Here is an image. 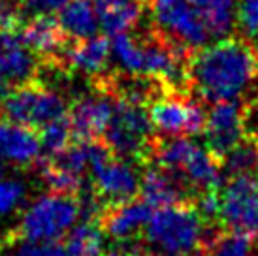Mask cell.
Segmentation results:
<instances>
[{
  "label": "cell",
  "instance_id": "33",
  "mask_svg": "<svg viewBox=\"0 0 258 256\" xmlns=\"http://www.w3.org/2000/svg\"><path fill=\"white\" fill-rule=\"evenodd\" d=\"M2 179H6V177H4V168H2V164H0V183H2Z\"/></svg>",
  "mask_w": 258,
  "mask_h": 256
},
{
  "label": "cell",
  "instance_id": "5",
  "mask_svg": "<svg viewBox=\"0 0 258 256\" xmlns=\"http://www.w3.org/2000/svg\"><path fill=\"white\" fill-rule=\"evenodd\" d=\"M158 34L185 49L204 47L211 40L206 0H149Z\"/></svg>",
  "mask_w": 258,
  "mask_h": 256
},
{
  "label": "cell",
  "instance_id": "19",
  "mask_svg": "<svg viewBox=\"0 0 258 256\" xmlns=\"http://www.w3.org/2000/svg\"><path fill=\"white\" fill-rule=\"evenodd\" d=\"M57 19L66 38L74 40V42L93 38L96 36V30L100 27L94 0H70L58 12Z\"/></svg>",
  "mask_w": 258,
  "mask_h": 256
},
{
  "label": "cell",
  "instance_id": "20",
  "mask_svg": "<svg viewBox=\"0 0 258 256\" xmlns=\"http://www.w3.org/2000/svg\"><path fill=\"white\" fill-rule=\"evenodd\" d=\"M70 256H104L106 232L98 221H81L64 237Z\"/></svg>",
  "mask_w": 258,
  "mask_h": 256
},
{
  "label": "cell",
  "instance_id": "36",
  "mask_svg": "<svg viewBox=\"0 0 258 256\" xmlns=\"http://www.w3.org/2000/svg\"><path fill=\"white\" fill-rule=\"evenodd\" d=\"M256 170H258V168H256Z\"/></svg>",
  "mask_w": 258,
  "mask_h": 256
},
{
  "label": "cell",
  "instance_id": "35",
  "mask_svg": "<svg viewBox=\"0 0 258 256\" xmlns=\"http://www.w3.org/2000/svg\"><path fill=\"white\" fill-rule=\"evenodd\" d=\"M183 256H186V254H183Z\"/></svg>",
  "mask_w": 258,
  "mask_h": 256
},
{
  "label": "cell",
  "instance_id": "27",
  "mask_svg": "<svg viewBox=\"0 0 258 256\" xmlns=\"http://www.w3.org/2000/svg\"><path fill=\"white\" fill-rule=\"evenodd\" d=\"M42 177L45 181V185L51 188V192H55V194H64V196H76L78 198L81 188H83V177L81 175L60 170L47 160H45V166L42 168Z\"/></svg>",
  "mask_w": 258,
  "mask_h": 256
},
{
  "label": "cell",
  "instance_id": "34",
  "mask_svg": "<svg viewBox=\"0 0 258 256\" xmlns=\"http://www.w3.org/2000/svg\"><path fill=\"white\" fill-rule=\"evenodd\" d=\"M144 256H162V254H144Z\"/></svg>",
  "mask_w": 258,
  "mask_h": 256
},
{
  "label": "cell",
  "instance_id": "25",
  "mask_svg": "<svg viewBox=\"0 0 258 256\" xmlns=\"http://www.w3.org/2000/svg\"><path fill=\"white\" fill-rule=\"evenodd\" d=\"M38 136H40L42 151H45V153L49 155V158L57 157L58 153H62V151L68 149L74 143L72 126H70L68 117L45 124L43 128H40V134Z\"/></svg>",
  "mask_w": 258,
  "mask_h": 256
},
{
  "label": "cell",
  "instance_id": "7",
  "mask_svg": "<svg viewBox=\"0 0 258 256\" xmlns=\"http://www.w3.org/2000/svg\"><path fill=\"white\" fill-rule=\"evenodd\" d=\"M219 226L226 232L258 239V179L252 175L228 177L221 186Z\"/></svg>",
  "mask_w": 258,
  "mask_h": 256
},
{
  "label": "cell",
  "instance_id": "24",
  "mask_svg": "<svg viewBox=\"0 0 258 256\" xmlns=\"http://www.w3.org/2000/svg\"><path fill=\"white\" fill-rule=\"evenodd\" d=\"M111 55L122 70L130 76H142L144 68V42L130 34H117L111 38Z\"/></svg>",
  "mask_w": 258,
  "mask_h": 256
},
{
  "label": "cell",
  "instance_id": "21",
  "mask_svg": "<svg viewBox=\"0 0 258 256\" xmlns=\"http://www.w3.org/2000/svg\"><path fill=\"white\" fill-rule=\"evenodd\" d=\"M251 237L234 232H226L222 228L208 226L200 252L204 256H249L252 249Z\"/></svg>",
  "mask_w": 258,
  "mask_h": 256
},
{
  "label": "cell",
  "instance_id": "3",
  "mask_svg": "<svg viewBox=\"0 0 258 256\" xmlns=\"http://www.w3.org/2000/svg\"><path fill=\"white\" fill-rule=\"evenodd\" d=\"M153 130L149 109L144 104L115 98L113 117L102 142L115 157L149 164L153 162V149L157 142V138H153Z\"/></svg>",
  "mask_w": 258,
  "mask_h": 256
},
{
  "label": "cell",
  "instance_id": "12",
  "mask_svg": "<svg viewBox=\"0 0 258 256\" xmlns=\"http://www.w3.org/2000/svg\"><path fill=\"white\" fill-rule=\"evenodd\" d=\"M181 173L177 171L164 170L160 166H149L142 175V185H140V196L145 204H149L153 209H162V207L177 206L185 202H194L196 196L188 188L186 181H181Z\"/></svg>",
  "mask_w": 258,
  "mask_h": 256
},
{
  "label": "cell",
  "instance_id": "30",
  "mask_svg": "<svg viewBox=\"0 0 258 256\" xmlns=\"http://www.w3.org/2000/svg\"><path fill=\"white\" fill-rule=\"evenodd\" d=\"M25 200V185L17 179H2L0 183V217L14 213Z\"/></svg>",
  "mask_w": 258,
  "mask_h": 256
},
{
  "label": "cell",
  "instance_id": "17",
  "mask_svg": "<svg viewBox=\"0 0 258 256\" xmlns=\"http://www.w3.org/2000/svg\"><path fill=\"white\" fill-rule=\"evenodd\" d=\"M151 215H153V207L140 198L121 206L108 207L102 215L100 224L109 237L130 239V237H136L138 232L147 226Z\"/></svg>",
  "mask_w": 258,
  "mask_h": 256
},
{
  "label": "cell",
  "instance_id": "13",
  "mask_svg": "<svg viewBox=\"0 0 258 256\" xmlns=\"http://www.w3.org/2000/svg\"><path fill=\"white\" fill-rule=\"evenodd\" d=\"M21 42L29 47L38 58L51 62L55 68L58 66V58L68 45V38L60 29L57 17L49 14H38L23 25L19 32Z\"/></svg>",
  "mask_w": 258,
  "mask_h": 256
},
{
  "label": "cell",
  "instance_id": "9",
  "mask_svg": "<svg viewBox=\"0 0 258 256\" xmlns=\"http://www.w3.org/2000/svg\"><path fill=\"white\" fill-rule=\"evenodd\" d=\"M245 106L239 102H217L208 113L206 145L217 158L224 157L245 138Z\"/></svg>",
  "mask_w": 258,
  "mask_h": 256
},
{
  "label": "cell",
  "instance_id": "1",
  "mask_svg": "<svg viewBox=\"0 0 258 256\" xmlns=\"http://www.w3.org/2000/svg\"><path fill=\"white\" fill-rule=\"evenodd\" d=\"M258 78V51L249 40L226 38L196 51L188 62L190 87L208 102H234Z\"/></svg>",
  "mask_w": 258,
  "mask_h": 256
},
{
  "label": "cell",
  "instance_id": "26",
  "mask_svg": "<svg viewBox=\"0 0 258 256\" xmlns=\"http://www.w3.org/2000/svg\"><path fill=\"white\" fill-rule=\"evenodd\" d=\"M0 256H70L64 243L58 241H27L15 237V241L0 247Z\"/></svg>",
  "mask_w": 258,
  "mask_h": 256
},
{
  "label": "cell",
  "instance_id": "8",
  "mask_svg": "<svg viewBox=\"0 0 258 256\" xmlns=\"http://www.w3.org/2000/svg\"><path fill=\"white\" fill-rule=\"evenodd\" d=\"M149 119L155 130L164 136H198L206 130L208 113L202 104L181 98V94H168L149 104Z\"/></svg>",
  "mask_w": 258,
  "mask_h": 256
},
{
  "label": "cell",
  "instance_id": "11",
  "mask_svg": "<svg viewBox=\"0 0 258 256\" xmlns=\"http://www.w3.org/2000/svg\"><path fill=\"white\" fill-rule=\"evenodd\" d=\"M93 179L94 194L106 209L136 200L142 185V177H138L134 168L117 157L96 168L93 171Z\"/></svg>",
  "mask_w": 258,
  "mask_h": 256
},
{
  "label": "cell",
  "instance_id": "16",
  "mask_svg": "<svg viewBox=\"0 0 258 256\" xmlns=\"http://www.w3.org/2000/svg\"><path fill=\"white\" fill-rule=\"evenodd\" d=\"M42 155V143L36 130L10 122L0 117V158L29 166Z\"/></svg>",
  "mask_w": 258,
  "mask_h": 256
},
{
  "label": "cell",
  "instance_id": "14",
  "mask_svg": "<svg viewBox=\"0 0 258 256\" xmlns=\"http://www.w3.org/2000/svg\"><path fill=\"white\" fill-rule=\"evenodd\" d=\"M38 68V57L25 47L17 32L0 36V81L12 87L34 81Z\"/></svg>",
  "mask_w": 258,
  "mask_h": 256
},
{
  "label": "cell",
  "instance_id": "15",
  "mask_svg": "<svg viewBox=\"0 0 258 256\" xmlns=\"http://www.w3.org/2000/svg\"><path fill=\"white\" fill-rule=\"evenodd\" d=\"M109 57H111V42L106 36H93L89 40L68 42L66 49L58 58V66L66 70L81 72L87 76H102Z\"/></svg>",
  "mask_w": 258,
  "mask_h": 256
},
{
  "label": "cell",
  "instance_id": "29",
  "mask_svg": "<svg viewBox=\"0 0 258 256\" xmlns=\"http://www.w3.org/2000/svg\"><path fill=\"white\" fill-rule=\"evenodd\" d=\"M25 12L23 0H0V34H19L25 25Z\"/></svg>",
  "mask_w": 258,
  "mask_h": 256
},
{
  "label": "cell",
  "instance_id": "31",
  "mask_svg": "<svg viewBox=\"0 0 258 256\" xmlns=\"http://www.w3.org/2000/svg\"><path fill=\"white\" fill-rule=\"evenodd\" d=\"M70 0H23V6L27 12L38 14H51V12H60Z\"/></svg>",
  "mask_w": 258,
  "mask_h": 256
},
{
  "label": "cell",
  "instance_id": "28",
  "mask_svg": "<svg viewBox=\"0 0 258 256\" xmlns=\"http://www.w3.org/2000/svg\"><path fill=\"white\" fill-rule=\"evenodd\" d=\"M236 21L245 40L258 42V0H237Z\"/></svg>",
  "mask_w": 258,
  "mask_h": 256
},
{
  "label": "cell",
  "instance_id": "18",
  "mask_svg": "<svg viewBox=\"0 0 258 256\" xmlns=\"http://www.w3.org/2000/svg\"><path fill=\"white\" fill-rule=\"evenodd\" d=\"M94 6L100 27L111 38L136 27L144 14L142 0H94Z\"/></svg>",
  "mask_w": 258,
  "mask_h": 256
},
{
  "label": "cell",
  "instance_id": "10",
  "mask_svg": "<svg viewBox=\"0 0 258 256\" xmlns=\"http://www.w3.org/2000/svg\"><path fill=\"white\" fill-rule=\"evenodd\" d=\"M115 98L108 93L83 94L70 104L68 121L76 142H96L104 138L111 117Z\"/></svg>",
  "mask_w": 258,
  "mask_h": 256
},
{
  "label": "cell",
  "instance_id": "2",
  "mask_svg": "<svg viewBox=\"0 0 258 256\" xmlns=\"http://www.w3.org/2000/svg\"><path fill=\"white\" fill-rule=\"evenodd\" d=\"M208 224L194 202L155 209L145 226V239L170 254H188L202 249Z\"/></svg>",
  "mask_w": 258,
  "mask_h": 256
},
{
  "label": "cell",
  "instance_id": "6",
  "mask_svg": "<svg viewBox=\"0 0 258 256\" xmlns=\"http://www.w3.org/2000/svg\"><path fill=\"white\" fill-rule=\"evenodd\" d=\"M68 109L70 106L58 93L38 81H29L14 87V91L0 104V117L21 126L40 130L53 121L66 119Z\"/></svg>",
  "mask_w": 258,
  "mask_h": 256
},
{
  "label": "cell",
  "instance_id": "32",
  "mask_svg": "<svg viewBox=\"0 0 258 256\" xmlns=\"http://www.w3.org/2000/svg\"><path fill=\"white\" fill-rule=\"evenodd\" d=\"M245 113H247V117H256L258 119V100L251 106H245Z\"/></svg>",
  "mask_w": 258,
  "mask_h": 256
},
{
  "label": "cell",
  "instance_id": "4",
  "mask_svg": "<svg viewBox=\"0 0 258 256\" xmlns=\"http://www.w3.org/2000/svg\"><path fill=\"white\" fill-rule=\"evenodd\" d=\"M79 219V198L51 192L36 198L23 211L15 237L27 241H58L68 235Z\"/></svg>",
  "mask_w": 258,
  "mask_h": 256
},
{
  "label": "cell",
  "instance_id": "23",
  "mask_svg": "<svg viewBox=\"0 0 258 256\" xmlns=\"http://www.w3.org/2000/svg\"><path fill=\"white\" fill-rule=\"evenodd\" d=\"M258 168V136L245 134V138L222 160V170L234 175H252Z\"/></svg>",
  "mask_w": 258,
  "mask_h": 256
},
{
  "label": "cell",
  "instance_id": "22",
  "mask_svg": "<svg viewBox=\"0 0 258 256\" xmlns=\"http://www.w3.org/2000/svg\"><path fill=\"white\" fill-rule=\"evenodd\" d=\"M196 143L190 142L185 136H173L170 140H160L157 138L155 149H153V162L170 171H181L185 170L186 162L196 151Z\"/></svg>",
  "mask_w": 258,
  "mask_h": 256
}]
</instances>
